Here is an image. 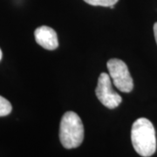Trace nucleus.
<instances>
[{
  "label": "nucleus",
  "instance_id": "nucleus-2",
  "mask_svg": "<svg viewBox=\"0 0 157 157\" xmlns=\"http://www.w3.org/2000/svg\"><path fill=\"white\" fill-rule=\"evenodd\" d=\"M59 140L65 148L80 146L84 140V126L81 119L74 112H67L62 116L59 126Z\"/></svg>",
  "mask_w": 157,
  "mask_h": 157
},
{
  "label": "nucleus",
  "instance_id": "nucleus-4",
  "mask_svg": "<svg viewBox=\"0 0 157 157\" xmlns=\"http://www.w3.org/2000/svg\"><path fill=\"white\" fill-rule=\"evenodd\" d=\"M98 100L109 109H113L121 103L122 98L112 88L111 78L106 73H102L98 78V85L95 89Z\"/></svg>",
  "mask_w": 157,
  "mask_h": 157
},
{
  "label": "nucleus",
  "instance_id": "nucleus-3",
  "mask_svg": "<svg viewBox=\"0 0 157 157\" xmlns=\"http://www.w3.org/2000/svg\"><path fill=\"white\" fill-rule=\"evenodd\" d=\"M107 66L109 76L116 88L123 93H130L134 88V81L125 62L112 59L107 61Z\"/></svg>",
  "mask_w": 157,
  "mask_h": 157
},
{
  "label": "nucleus",
  "instance_id": "nucleus-5",
  "mask_svg": "<svg viewBox=\"0 0 157 157\" xmlns=\"http://www.w3.org/2000/svg\"><path fill=\"white\" fill-rule=\"evenodd\" d=\"M35 40L40 46L46 50H55L59 46L56 32L49 26H40L34 32Z\"/></svg>",
  "mask_w": 157,
  "mask_h": 157
},
{
  "label": "nucleus",
  "instance_id": "nucleus-1",
  "mask_svg": "<svg viewBox=\"0 0 157 157\" xmlns=\"http://www.w3.org/2000/svg\"><path fill=\"white\" fill-rule=\"evenodd\" d=\"M131 140L135 150L140 156L149 157L156 151L155 130L146 118L136 120L131 129Z\"/></svg>",
  "mask_w": 157,
  "mask_h": 157
},
{
  "label": "nucleus",
  "instance_id": "nucleus-8",
  "mask_svg": "<svg viewBox=\"0 0 157 157\" xmlns=\"http://www.w3.org/2000/svg\"><path fill=\"white\" fill-rule=\"evenodd\" d=\"M154 34H155V39L157 44V23H155L154 25Z\"/></svg>",
  "mask_w": 157,
  "mask_h": 157
},
{
  "label": "nucleus",
  "instance_id": "nucleus-9",
  "mask_svg": "<svg viewBox=\"0 0 157 157\" xmlns=\"http://www.w3.org/2000/svg\"><path fill=\"white\" fill-rule=\"evenodd\" d=\"M2 56H3V54H2V51L0 49V60L2 59Z\"/></svg>",
  "mask_w": 157,
  "mask_h": 157
},
{
  "label": "nucleus",
  "instance_id": "nucleus-7",
  "mask_svg": "<svg viewBox=\"0 0 157 157\" xmlns=\"http://www.w3.org/2000/svg\"><path fill=\"white\" fill-rule=\"evenodd\" d=\"M86 3L94 6H103L113 8L114 5L119 0H84Z\"/></svg>",
  "mask_w": 157,
  "mask_h": 157
},
{
  "label": "nucleus",
  "instance_id": "nucleus-6",
  "mask_svg": "<svg viewBox=\"0 0 157 157\" xmlns=\"http://www.w3.org/2000/svg\"><path fill=\"white\" fill-rule=\"evenodd\" d=\"M12 110V107L10 101L6 98L0 96V117L10 114Z\"/></svg>",
  "mask_w": 157,
  "mask_h": 157
}]
</instances>
